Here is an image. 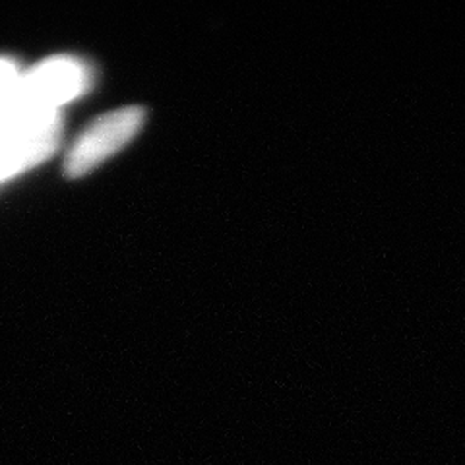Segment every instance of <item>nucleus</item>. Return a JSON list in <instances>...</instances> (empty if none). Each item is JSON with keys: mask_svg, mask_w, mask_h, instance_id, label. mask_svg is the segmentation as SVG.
Listing matches in <instances>:
<instances>
[{"mask_svg": "<svg viewBox=\"0 0 465 465\" xmlns=\"http://www.w3.org/2000/svg\"><path fill=\"white\" fill-rule=\"evenodd\" d=\"M90 82V70L78 58L54 56L22 74L16 97L29 111L58 113L68 101L80 97Z\"/></svg>", "mask_w": 465, "mask_h": 465, "instance_id": "nucleus-1", "label": "nucleus"}, {"mask_svg": "<svg viewBox=\"0 0 465 465\" xmlns=\"http://www.w3.org/2000/svg\"><path fill=\"white\" fill-rule=\"evenodd\" d=\"M143 124V111L138 107L119 109L92 123L84 134L72 145L66 157V173L70 177L94 171L113 153L123 150L133 140Z\"/></svg>", "mask_w": 465, "mask_h": 465, "instance_id": "nucleus-2", "label": "nucleus"}, {"mask_svg": "<svg viewBox=\"0 0 465 465\" xmlns=\"http://www.w3.org/2000/svg\"><path fill=\"white\" fill-rule=\"evenodd\" d=\"M20 78L22 72L18 66L6 58H0V105H6L16 99Z\"/></svg>", "mask_w": 465, "mask_h": 465, "instance_id": "nucleus-3", "label": "nucleus"}]
</instances>
